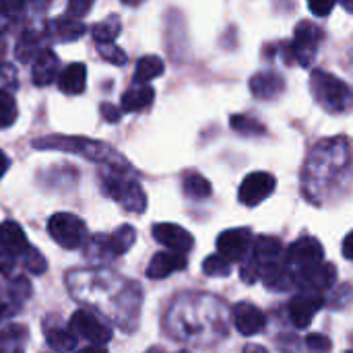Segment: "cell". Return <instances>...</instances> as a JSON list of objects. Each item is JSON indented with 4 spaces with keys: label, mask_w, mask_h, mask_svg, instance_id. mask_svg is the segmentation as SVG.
I'll return each mask as SVG.
<instances>
[{
    "label": "cell",
    "mask_w": 353,
    "mask_h": 353,
    "mask_svg": "<svg viewBox=\"0 0 353 353\" xmlns=\"http://www.w3.org/2000/svg\"><path fill=\"white\" fill-rule=\"evenodd\" d=\"M37 149H58V151H70V153H79L85 155L87 159L93 161H101V163H120V168L126 165V161L122 159L120 153H116L114 149H110L103 143H95L89 139H62V137H48V139H39L33 143Z\"/></svg>",
    "instance_id": "6da1fadb"
},
{
    "label": "cell",
    "mask_w": 353,
    "mask_h": 353,
    "mask_svg": "<svg viewBox=\"0 0 353 353\" xmlns=\"http://www.w3.org/2000/svg\"><path fill=\"white\" fill-rule=\"evenodd\" d=\"M310 89L316 101L329 112H343L352 101V89L335 74L314 70L310 77Z\"/></svg>",
    "instance_id": "7a4b0ae2"
},
{
    "label": "cell",
    "mask_w": 353,
    "mask_h": 353,
    "mask_svg": "<svg viewBox=\"0 0 353 353\" xmlns=\"http://www.w3.org/2000/svg\"><path fill=\"white\" fill-rule=\"evenodd\" d=\"M323 41V29L314 25L312 21H302L296 27V37L288 46V62H300L302 66H308L314 60V54Z\"/></svg>",
    "instance_id": "3957f363"
},
{
    "label": "cell",
    "mask_w": 353,
    "mask_h": 353,
    "mask_svg": "<svg viewBox=\"0 0 353 353\" xmlns=\"http://www.w3.org/2000/svg\"><path fill=\"white\" fill-rule=\"evenodd\" d=\"M48 234L64 250H77L85 240V223L72 213H56L48 221Z\"/></svg>",
    "instance_id": "277c9868"
},
{
    "label": "cell",
    "mask_w": 353,
    "mask_h": 353,
    "mask_svg": "<svg viewBox=\"0 0 353 353\" xmlns=\"http://www.w3.org/2000/svg\"><path fill=\"white\" fill-rule=\"evenodd\" d=\"M337 279V271L329 263H312L304 267H296L292 273V281L306 294L319 296V292L329 290Z\"/></svg>",
    "instance_id": "5b68a950"
},
{
    "label": "cell",
    "mask_w": 353,
    "mask_h": 353,
    "mask_svg": "<svg viewBox=\"0 0 353 353\" xmlns=\"http://www.w3.org/2000/svg\"><path fill=\"white\" fill-rule=\"evenodd\" d=\"M105 184V192L118 201L124 209L134 211V213H143L147 207V199L143 188L134 182V180H122L120 176L114 178H103Z\"/></svg>",
    "instance_id": "8992f818"
},
{
    "label": "cell",
    "mask_w": 353,
    "mask_h": 353,
    "mask_svg": "<svg viewBox=\"0 0 353 353\" xmlns=\"http://www.w3.org/2000/svg\"><path fill=\"white\" fill-rule=\"evenodd\" d=\"M252 244H254V238H252L250 230H246V228L228 230L217 238V254L223 256L228 263L244 261L250 254Z\"/></svg>",
    "instance_id": "52a82bcc"
},
{
    "label": "cell",
    "mask_w": 353,
    "mask_h": 353,
    "mask_svg": "<svg viewBox=\"0 0 353 353\" xmlns=\"http://www.w3.org/2000/svg\"><path fill=\"white\" fill-rule=\"evenodd\" d=\"M277 186V180L275 176H271L269 172H254V174H248L240 186V203L246 205V207H256L261 205L269 194H273Z\"/></svg>",
    "instance_id": "ba28073f"
},
{
    "label": "cell",
    "mask_w": 353,
    "mask_h": 353,
    "mask_svg": "<svg viewBox=\"0 0 353 353\" xmlns=\"http://www.w3.org/2000/svg\"><path fill=\"white\" fill-rule=\"evenodd\" d=\"M70 331H74V335L91 341L93 345H105L108 341H112V331L110 327H105L95 314L87 312V310H77L70 319Z\"/></svg>",
    "instance_id": "9c48e42d"
},
{
    "label": "cell",
    "mask_w": 353,
    "mask_h": 353,
    "mask_svg": "<svg viewBox=\"0 0 353 353\" xmlns=\"http://www.w3.org/2000/svg\"><path fill=\"white\" fill-rule=\"evenodd\" d=\"M134 238H137L134 228L122 225L118 232H114L110 236H97V238H93L91 240V248H95V252L101 259H114V256L124 254L132 246Z\"/></svg>",
    "instance_id": "30bf717a"
},
{
    "label": "cell",
    "mask_w": 353,
    "mask_h": 353,
    "mask_svg": "<svg viewBox=\"0 0 353 353\" xmlns=\"http://www.w3.org/2000/svg\"><path fill=\"white\" fill-rule=\"evenodd\" d=\"M153 238L170 248V252H176V254H188L194 246V238L190 236V232H186L184 228L176 225V223H157L153 225Z\"/></svg>",
    "instance_id": "8fae6325"
},
{
    "label": "cell",
    "mask_w": 353,
    "mask_h": 353,
    "mask_svg": "<svg viewBox=\"0 0 353 353\" xmlns=\"http://www.w3.org/2000/svg\"><path fill=\"white\" fill-rule=\"evenodd\" d=\"M288 263H292L294 267H304V265H312V263H323L325 259V248L323 244L312 238V236H304L300 240H296L285 254Z\"/></svg>",
    "instance_id": "7c38bea8"
},
{
    "label": "cell",
    "mask_w": 353,
    "mask_h": 353,
    "mask_svg": "<svg viewBox=\"0 0 353 353\" xmlns=\"http://www.w3.org/2000/svg\"><path fill=\"white\" fill-rule=\"evenodd\" d=\"M232 316H234L236 329H238L242 335H246V337L261 333V331L265 329V325H267V316L263 314V310L256 308L254 304H248V302L236 304Z\"/></svg>",
    "instance_id": "4fadbf2b"
},
{
    "label": "cell",
    "mask_w": 353,
    "mask_h": 353,
    "mask_svg": "<svg viewBox=\"0 0 353 353\" xmlns=\"http://www.w3.org/2000/svg\"><path fill=\"white\" fill-rule=\"evenodd\" d=\"M325 298L321 296H310V294H300L290 302V319L298 329L310 327L314 321V314L323 308Z\"/></svg>",
    "instance_id": "5bb4252c"
},
{
    "label": "cell",
    "mask_w": 353,
    "mask_h": 353,
    "mask_svg": "<svg viewBox=\"0 0 353 353\" xmlns=\"http://www.w3.org/2000/svg\"><path fill=\"white\" fill-rule=\"evenodd\" d=\"M283 89H285V81L275 70H265V72H259L250 79L252 95L259 99H265V101L279 97L283 93Z\"/></svg>",
    "instance_id": "9a60e30c"
},
{
    "label": "cell",
    "mask_w": 353,
    "mask_h": 353,
    "mask_svg": "<svg viewBox=\"0 0 353 353\" xmlns=\"http://www.w3.org/2000/svg\"><path fill=\"white\" fill-rule=\"evenodd\" d=\"M186 265H188V261H186L184 254H176V252H170V250L168 252H157L151 259L149 267H147V277L149 279H163V277H168V275H172L176 271H184Z\"/></svg>",
    "instance_id": "2e32d148"
},
{
    "label": "cell",
    "mask_w": 353,
    "mask_h": 353,
    "mask_svg": "<svg viewBox=\"0 0 353 353\" xmlns=\"http://www.w3.org/2000/svg\"><path fill=\"white\" fill-rule=\"evenodd\" d=\"M29 250L27 236L23 228L14 221H4L0 225V252L8 256H19Z\"/></svg>",
    "instance_id": "e0dca14e"
},
{
    "label": "cell",
    "mask_w": 353,
    "mask_h": 353,
    "mask_svg": "<svg viewBox=\"0 0 353 353\" xmlns=\"http://www.w3.org/2000/svg\"><path fill=\"white\" fill-rule=\"evenodd\" d=\"M250 259L256 263L259 271L271 263H277V261H283V244L281 240L277 238H271V236H261L254 240L252 244V250H250Z\"/></svg>",
    "instance_id": "ac0fdd59"
},
{
    "label": "cell",
    "mask_w": 353,
    "mask_h": 353,
    "mask_svg": "<svg viewBox=\"0 0 353 353\" xmlns=\"http://www.w3.org/2000/svg\"><path fill=\"white\" fill-rule=\"evenodd\" d=\"M85 83H87V68L85 64L81 62H72L68 64L60 77H58V87L62 93H68V95H79L85 91Z\"/></svg>",
    "instance_id": "d6986e66"
},
{
    "label": "cell",
    "mask_w": 353,
    "mask_h": 353,
    "mask_svg": "<svg viewBox=\"0 0 353 353\" xmlns=\"http://www.w3.org/2000/svg\"><path fill=\"white\" fill-rule=\"evenodd\" d=\"M261 279L273 292H285L292 285V273L288 269V259L271 263L261 269Z\"/></svg>",
    "instance_id": "ffe728a7"
},
{
    "label": "cell",
    "mask_w": 353,
    "mask_h": 353,
    "mask_svg": "<svg viewBox=\"0 0 353 353\" xmlns=\"http://www.w3.org/2000/svg\"><path fill=\"white\" fill-rule=\"evenodd\" d=\"M56 74H58V56L52 50H43L33 64L31 79L35 85L43 87V85H50L56 79Z\"/></svg>",
    "instance_id": "44dd1931"
},
{
    "label": "cell",
    "mask_w": 353,
    "mask_h": 353,
    "mask_svg": "<svg viewBox=\"0 0 353 353\" xmlns=\"http://www.w3.org/2000/svg\"><path fill=\"white\" fill-rule=\"evenodd\" d=\"M155 91L151 85H134L122 95V110L126 112H141L153 103Z\"/></svg>",
    "instance_id": "7402d4cb"
},
{
    "label": "cell",
    "mask_w": 353,
    "mask_h": 353,
    "mask_svg": "<svg viewBox=\"0 0 353 353\" xmlns=\"http://www.w3.org/2000/svg\"><path fill=\"white\" fill-rule=\"evenodd\" d=\"M163 60L159 56H143L137 62V70H134V83L137 85H147L153 79L163 74Z\"/></svg>",
    "instance_id": "603a6c76"
},
{
    "label": "cell",
    "mask_w": 353,
    "mask_h": 353,
    "mask_svg": "<svg viewBox=\"0 0 353 353\" xmlns=\"http://www.w3.org/2000/svg\"><path fill=\"white\" fill-rule=\"evenodd\" d=\"M46 341L50 343V347H54L56 352L66 353L72 352L77 347V337L74 333L60 329V327H48L46 329Z\"/></svg>",
    "instance_id": "cb8c5ba5"
},
{
    "label": "cell",
    "mask_w": 353,
    "mask_h": 353,
    "mask_svg": "<svg viewBox=\"0 0 353 353\" xmlns=\"http://www.w3.org/2000/svg\"><path fill=\"white\" fill-rule=\"evenodd\" d=\"M27 339L25 327H8L0 333V353H23Z\"/></svg>",
    "instance_id": "d4e9b609"
},
{
    "label": "cell",
    "mask_w": 353,
    "mask_h": 353,
    "mask_svg": "<svg viewBox=\"0 0 353 353\" xmlns=\"http://www.w3.org/2000/svg\"><path fill=\"white\" fill-rule=\"evenodd\" d=\"M182 188H184V194L190 196V199H205L211 194V184L205 176L196 174V172H188L184 174L182 178Z\"/></svg>",
    "instance_id": "484cf974"
},
{
    "label": "cell",
    "mask_w": 353,
    "mask_h": 353,
    "mask_svg": "<svg viewBox=\"0 0 353 353\" xmlns=\"http://www.w3.org/2000/svg\"><path fill=\"white\" fill-rule=\"evenodd\" d=\"M93 37H95V41H99V46H105V43H114V39L118 37V33H120V21H118V17H108L105 21H101V23H97V25H93Z\"/></svg>",
    "instance_id": "4316f807"
},
{
    "label": "cell",
    "mask_w": 353,
    "mask_h": 353,
    "mask_svg": "<svg viewBox=\"0 0 353 353\" xmlns=\"http://www.w3.org/2000/svg\"><path fill=\"white\" fill-rule=\"evenodd\" d=\"M85 33V25L77 19H70V17H62L56 21V35L58 39L62 41H72V39H79L81 35Z\"/></svg>",
    "instance_id": "83f0119b"
},
{
    "label": "cell",
    "mask_w": 353,
    "mask_h": 353,
    "mask_svg": "<svg viewBox=\"0 0 353 353\" xmlns=\"http://www.w3.org/2000/svg\"><path fill=\"white\" fill-rule=\"evenodd\" d=\"M232 128L240 134H265L267 132V128L259 120H254L246 114L232 116Z\"/></svg>",
    "instance_id": "f1b7e54d"
},
{
    "label": "cell",
    "mask_w": 353,
    "mask_h": 353,
    "mask_svg": "<svg viewBox=\"0 0 353 353\" xmlns=\"http://www.w3.org/2000/svg\"><path fill=\"white\" fill-rule=\"evenodd\" d=\"M17 120V103L8 91H0V128L12 126Z\"/></svg>",
    "instance_id": "f546056e"
},
{
    "label": "cell",
    "mask_w": 353,
    "mask_h": 353,
    "mask_svg": "<svg viewBox=\"0 0 353 353\" xmlns=\"http://www.w3.org/2000/svg\"><path fill=\"white\" fill-rule=\"evenodd\" d=\"M203 271H205V275H209V277H228V275L232 273V263H228V261H225L223 256H219V254H213V256L205 259Z\"/></svg>",
    "instance_id": "4dcf8cb0"
},
{
    "label": "cell",
    "mask_w": 353,
    "mask_h": 353,
    "mask_svg": "<svg viewBox=\"0 0 353 353\" xmlns=\"http://www.w3.org/2000/svg\"><path fill=\"white\" fill-rule=\"evenodd\" d=\"M23 256H25V267H27L31 273L41 275V273L46 271V259L41 256V252H39L37 248L29 246V250H27Z\"/></svg>",
    "instance_id": "1f68e13d"
},
{
    "label": "cell",
    "mask_w": 353,
    "mask_h": 353,
    "mask_svg": "<svg viewBox=\"0 0 353 353\" xmlns=\"http://www.w3.org/2000/svg\"><path fill=\"white\" fill-rule=\"evenodd\" d=\"M99 56L105 60V62H112L116 66H122L128 58L124 54V50H120L118 46L114 43H105V46H99Z\"/></svg>",
    "instance_id": "d6a6232c"
},
{
    "label": "cell",
    "mask_w": 353,
    "mask_h": 353,
    "mask_svg": "<svg viewBox=\"0 0 353 353\" xmlns=\"http://www.w3.org/2000/svg\"><path fill=\"white\" fill-rule=\"evenodd\" d=\"M306 350L310 353H327L331 350V339L321 333H312L306 337Z\"/></svg>",
    "instance_id": "836d02e7"
},
{
    "label": "cell",
    "mask_w": 353,
    "mask_h": 353,
    "mask_svg": "<svg viewBox=\"0 0 353 353\" xmlns=\"http://www.w3.org/2000/svg\"><path fill=\"white\" fill-rule=\"evenodd\" d=\"M93 4L91 2H77V0H72L70 4H68V8H66V17H70V19H81V17H85L87 14V10L91 8Z\"/></svg>",
    "instance_id": "e575fe53"
},
{
    "label": "cell",
    "mask_w": 353,
    "mask_h": 353,
    "mask_svg": "<svg viewBox=\"0 0 353 353\" xmlns=\"http://www.w3.org/2000/svg\"><path fill=\"white\" fill-rule=\"evenodd\" d=\"M308 8L316 14V17H327L333 8H335V2L333 0H310L308 2Z\"/></svg>",
    "instance_id": "d590c367"
},
{
    "label": "cell",
    "mask_w": 353,
    "mask_h": 353,
    "mask_svg": "<svg viewBox=\"0 0 353 353\" xmlns=\"http://www.w3.org/2000/svg\"><path fill=\"white\" fill-rule=\"evenodd\" d=\"M23 2H4V0H0V12H4V14H14V12H19V10H23Z\"/></svg>",
    "instance_id": "8d00e7d4"
},
{
    "label": "cell",
    "mask_w": 353,
    "mask_h": 353,
    "mask_svg": "<svg viewBox=\"0 0 353 353\" xmlns=\"http://www.w3.org/2000/svg\"><path fill=\"white\" fill-rule=\"evenodd\" d=\"M101 114L105 116L108 122H118V120H120V112H118L114 105H110V103H103V105H101Z\"/></svg>",
    "instance_id": "74e56055"
},
{
    "label": "cell",
    "mask_w": 353,
    "mask_h": 353,
    "mask_svg": "<svg viewBox=\"0 0 353 353\" xmlns=\"http://www.w3.org/2000/svg\"><path fill=\"white\" fill-rule=\"evenodd\" d=\"M343 256L347 261H353V232H350L343 240Z\"/></svg>",
    "instance_id": "f35d334b"
},
{
    "label": "cell",
    "mask_w": 353,
    "mask_h": 353,
    "mask_svg": "<svg viewBox=\"0 0 353 353\" xmlns=\"http://www.w3.org/2000/svg\"><path fill=\"white\" fill-rule=\"evenodd\" d=\"M8 165H10V161H8V157L0 151V178L6 174V170H8Z\"/></svg>",
    "instance_id": "ab89813d"
},
{
    "label": "cell",
    "mask_w": 353,
    "mask_h": 353,
    "mask_svg": "<svg viewBox=\"0 0 353 353\" xmlns=\"http://www.w3.org/2000/svg\"><path fill=\"white\" fill-rule=\"evenodd\" d=\"M77 353H108V350L101 347V345H89V347H83L81 352Z\"/></svg>",
    "instance_id": "60d3db41"
},
{
    "label": "cell",
    "mask_w": 353,
    "mask_h": 353,
    "mask_svg": "<svg viewBox=\"0 0 353 353\" xmlns=\"http://www.w3.org/2000/svg\"><path fill=\"white\" fill-rule=\"evenodd\" d=\"M8 312H10V306H8V300H4V298H0V319H4V316H8Z\"/></svg>",
    "instance_id": "b9f144b4"
},
{
    "label": "cell",
    "mask_w": 353,
    "mask_h": 353,
    "mask_svg": "<svg viewBox=\"0 0 353 353\" xmlns=\"http://www.w3.org/2000/svg\"><path fill=\"white\" fill-rule=\"evenodd\" d=\"M244 353H269L263 345H246Z\"/></svg>",
    "instance_id": "7bdbcfd3"
},
{
    "label": "cell",
    "mask_w": 353,
    "mask_h": 353,
    "mask_svg": "<svg viewBox=\"0 0 353 353\" xmlns=\"http://www.w3.org/2000/svg\"><path fill=\"white\" fill-rule=\"evenodd\" d=\"M178 353H188V352H178Z\"/></svg>",
    "instance_id": "ee69618b"
},
{
    "label": "cell",
    "mask_w": 353,
    "mask_h": 353,
    "mask_svg": "<svg viewBox=\"0 0 353 353\" xmlns=\"http://www.w3.org/2000/svg\"><path fill=\"white\" fill-rule=\"evenodd\" d=\"M347 353H353V350H352V352H347Z\"/></svg>",
    "instance_id": "f6af8a7d"
}]
</instances>
